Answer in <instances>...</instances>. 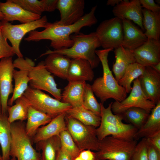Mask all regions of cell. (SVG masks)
<instances>
[{
    "label": "cell",
    "instance_id": "cell-46",
    "mask_svg": "<svg viewBox=\"0 0 160 160\" xmlns=\"http://www.w3.org/2000/svg\"><path fill=\"white\" fill-rule=\"evenodd\" d=\"M122 0H108L107 2L106 5H111L113 7L119 4Z\"/></svg>",
    "mask_w": 160,
    "mask_h": 160
},
{
    "label": "cell",
    "instance_id": "cell-7",
    "mask_svg": "<svg viewBox=\"0 0 160 160\" xmlns=\"http://www.w3.org/2000/svg\"><path fill=\"white\" fill-rule=\"evenodd\" d=\"M23 95L29 105L47 114L52 119L61 114L66 113L72 108L69 104L53 98L41 90L30 86Z\"/></svg>",
    "mask_w": 160,
    "mask_h": 160
},
{
    "label": "cell",
    "instance_id": "cell-21",
    "mask_svg": "<svg viewBox=\"0 0 160 160\" xmlns=\"http://www.w3.org/2000/svg\"><path fill=\"white\" fill-rule=\"evenodd\" d=\"M94 75L87 60L80 58L71 59L67 80L68 81H92Z\"/></svg>",
    "mask_w": 160,
    "mask_h": 160
},
{
    "label": "cell",
    "instance_id": "cell-38",
    "mask_svg": "<svg viewBox=\"0 0 160 160\" xmlns=\"http://www.w3.org/2000/svg\"><path fill=\"white\" fill-rule=\"evenodd\" d=\"M111 102L108 107L105 108L103 104L100 103L101 105V123L113 125L123 126L125 124L122 122V119L119 114H114L112 112Z\"/></svg>",
    "mask_w": 160,
    "mask_h": 160
},
{
    "label": "cell",
    "instance_id": "cell-34",
    "mask_svg": "<svg viewBox=\"0 0 160 160\" xmlns=\"http://www.w3.org/2000/svg\"><path fill=\"white\" fill-rule=\"evenodd\" d=\"M15 104L8 106V119L11 124L16 121H24L27 119L29 105L23 95L15 101Z\"/></svg>",
    "mask_w": 160,
    "mask_h": 160
},
{
    "label": "cell",
    "instance_id": "cell-47",
    "mask_svg": "<svg viewBox=\"0 0 160 160\" xmlns=\"http://www.w3.org/2000/svg\"><path fill=\"white\" fill-rule=\"evenodd\" d=\"M151 67L156 71L160 73V62Z\"/></svg>",
    "mask_w": 160,
    "mask_h": 160
},
{
    "label": "cell",
    "instance_id": "cell-17",
    "mask_svg": "<svg viewBox=\"0 0 160 160\" xmlns=\"http://www.w3.org/2000/svg\"><path fill=\"white\" fill-rule=\"evenodd\" d=\"M0 7L4 16L3 20L7 22L18 21L23 23H28L39 19L41 16L25 9L12 0L1 2Z\"/></svg>",
    "mask_w": 160,
    "mask_h": 160
},
{
    "label": "cell",
    "instance_id": "cell-37",
    "mask_svg": "<svg viewBox=\"0 0 160 160\" xmlns=\"http://www.w3.org/2000/svg\"><path fill=\"white\" fill-rule=\"evenodd\" d=\"M83 106L96 114L100 116L101 105L98 103L92 90L91 85L86 84L83 96Z\"/></svg>",
    "mask_w": 160,
    "mask_h": 160
},
{
    "label": "cell",
    "instance_id": "cell-16",
    "mask_svg": "<svg viewBox=\"0 0 160 160\" xmlns=\"http://www.w3.org/2000/svg\"><path fill=\"white\" fill-rule=\"evenodd\" d=\"M142 9L139 0H123L113 7L112 12L115 17L132 21L144 30Z\"/></svg>",
    "mask_w": 160,
    "mask_h": 160
},
{
    "label": "cell",
    "instance_id": "cell-25",
    "mask_svg": "<svg viewBox=\"0 0 160 160\" xmlns=\"http://www.w3.org/2000/svg\"><path fill=\"white\" fill-rule=\"evenodd\" d=\"M116 60L113 65L112 71L116 79L118 81L122 77L128 66L136 63L132 50L122 45L114 49Z\"/></svg>",
    "mask_w": 160,
    "mask_h": 160
},
{
    "label": "cell",
    "instance_id": "cell-29",
    "mask_svg": "<svg viewBox=\"0 0 160 160\" xmlns=\"http://www.w3.org/2000/svg\"><path fill=\"white\" fill-rule=\"evenodd\" d=\"M25 9L41 16L44 12H51L56 9L58 0H12Z\"/></svg>",
    "mask_w": 160,
    "mask_h": 160
},
{
    "label": "cell",
    "instance_id": "cell-11",
    "mask_svg": "<svg viewBox=\"0 0 160 160\" xmlns=\"http://www.w3.org/2000/svg\"><path fill=\"white\" fill-rule=\"evenodd\" d=\"M129 96L121 102L115 101L111 105L112 111L119 114L128 108L137 107L143 109L150 113L156 105L149 100L142 90L138 78L134 80Z\"/></svg>",
    "mask_w": 160,
    "mask_h": 160
},
{
    "label": "cell",
    "instance_id": "cell-53",
    "mask_svg": "<svg viewBox=\"0 0 160 160\" xmlns=\"http://www.w3.org/2000/svg\"><path fill=\"white\" fill-rule=\"evenodd\" d=\"M0 160H2V156L0 155Z\"/></svg>",
    "mask_w": 160,
    "mask_h": 160
},
{
    "label": "cell",
    "instance_id": "cell-52",
    "mask_svg": "<svg viewBox=\"0 0 160 160\" xmlns=\"http://www.w3.org/2000/svg\"><path fill=\"white\" fill-rule=\"evenodd\" d=\"M8 160H17L16 159L14 158H10Z\"/></svg>",
    "mask_w": 160,
    "mask_h": 160
},
{
    "label": "cell",
    "instance_id": "cell-15",
    "mask_svg": "<svg viewBox=\"0 0 160 160\" xmlns=\"http://www.w3.org/2000/svg\"><path fill=\"white\" fill-rule=\"evenodd\" d=\"M138 78L144 94L156 105L160 101V73L151 66L146 67Z\"/></svg>",
    "mask_w": 160,
    "mask_h": 160
},
{
    "label": "cell",
    "instance_id": "cell-19",
    "mask_svg": "<svg viewBox=\"0 0 160 160\" xmlns=\"http://www.w3.org/2000/svg\"><path fill=\"white\" fill-rule=\"evenodd\" d=\"M138 130L129 124H125L123 126L100 124L96 129V133L99 141L110 135L116 138L130 140L134 139V136Z\"/></svg>",
    "mask_w": 160,
    "mask_h": 160
},
{
    "label": "cell",
    "instance_id": "cell-20",
    "mask_svg": "<svg viewBox=\"0 0 160 160\" xmlns=\"http://www.w3.org/2000/svg\"><path fill=\"white\" fill-rule=\"evenodd\" d=\"M65 115V113L61 114L52 119L47 125L40 127L32 138L33 143H36L53 136H59L62 132L67 130Z\"/></svg>",
    "mask_w": 160,
    "mask_h": 160
},
{
    "label": "cell",
    "instance_id": "cell-44",
    "mask_svg": "<svg viewBox=\"0 0 160 160\" xmlns=\"http://www.w3.org/2000/svg\"><path fill=\"white\" fill-rule=\"evenodd\" d=\"M79 156L83 160H98L96 152L89 149L81 151Z\"/></svg>",
    "mask_w": 160,
    "mask_h": 160
},
{
    "label": "cell",
    "instance_id": "cell-9",
    "mask_svg": "<svg viewBox=\"0 0 160 160\" xmlns=\"http://www.w3.org/2000/svg\"><path fill=\"white\" fill-rule=\"evenodd\" d=\"M48 23L47 17L44 15L39 20L17 25H12L3 20L0 21V28L4 37L11 43L14 53L18 58H22L23 56L20 46L23 37L28 33L37 28H45Z\"/></svg>",
    "mask_w": 160,
    "mask_h": 160
},
{
    "label": "cell",
    "instance_id": "cell-13",
    "mask_svg": "<svg viewBox=\"0 0 160 160\" xmlns=\"http://www.w3.org/2000/svg\"><path fill=\"white\" fill-rule=\"evenodd\" d=\"M84 0H58L56 9L60 13L61 24L69 25L79 21L84 16Z\"/></svg>",
    "mask_w": 160,
    "mask_h": 160
},
{
    "label": "cell",
    "instance_id": "cell-49",
    "mask_svg": "<svg viewBox=\"0 0 160 160\" xmlns=\"http://www.w3.org/2000/svg\"><path fill=\"white\" fill-rule=\"evenodd\" d=\"M73 160H83L79 156H78L75 158Z\"/></svg>",
    "mask_w": 160,
    "mask_h": 160
},
{
    "label": "cell",
    "instance_id": "cell-32",
    "mask_svg": "<svg viewBox=\"0 0 160 160\" xmlns=\"http://www.w3.org/2000/svg\"><path fill=\"white\" fill-rule=\"evenodd\" d=\"M66 114L85 125L95 128L99 127L101 123L100 116L86 109L83 106L72 108Z\"/></svg>",
    "mask_w": 160,
    "mask_h": 160
},
{
    "label": "cell",
    "instance_id": "cell-8",
    "mask_svg": "<svg viewBox=\"0 0 160 160\" xmlns=\"http://www.w3.org/2000/svg\"><path fill=\"white\" fill-rule=\"evenodd\" d=\"M65 119L67 130L81 151L87 149L99 151L100 141L96 128L85 125L66 114Z\"/></svg>",
    "mask_w": 160,
    "mask_h": 160
},
{
    "label": "cell",
    "instance_id": "cell-30",
    "mask_svg": "<svg viewBox=\"0 0 160 160\" xmlns=\"http://www.w3.org/2000/svg\"><path fill=\"white\" fill-rule=\"evenodd\" d=\"M8 116L7 114L0 113V145L2 160H8L10 159L11 124L8 120Z\"/></svg>",
    "mask_w": 160,
    "mask_h": 160
},
{
    "label": "cell",
    "instance_id": "cell-12",
    "mask_svg": "<svg viewBox=\"0 0 160 160\" xmlns=\"http://www.w3.org/2000/svg\"><path fill=\"white\" fill-rule=\"evenodd\" d=\"M14 68L12 57L3 58L0 60V95L2 113L8 114V98L14 90L12 81Z\"/></svg>",
    "mask_w": 160,
    "mask_h": 160
},
{
    "label": "cell",
    "instance_id": "cell-33",
    "mask_svg": "<svg viewBox=\"0 0 160 160\" xmlns=\"http://www.w3.org/2000/svg\"><path fill=\"white\" fill-rule=\"evenodd\" d=\"M150 113L139 108L132 107L119 114L123 120L139 129L147 121Z\"/></svg>",
    "mask_w": 160,
    "mask_h": 160
},
{
    "label": "cell",
    "instance_id": "cell-50",
    "mask_svg": "<svg viewBox=\"0 0 160 160\" xmlns=\"http://www.w3.org/2000/svg\"><path fill=\"white\" fill-rule=\"evenodd\" d=\"M2 113V107L1 101V97L0 95V113Z\"/></svg>",
    "mask_w": 160,
    "mask_h": 160
},
{
    "label": "cell",
    "instance_id": "cell-14",
    "mask_svg": "<svg viewBox=\"0 0 160 160\" xmlns=\"http://www.w3.org/2000/svg\"><path fill=\"white\" fill-rule=\"evenodd\" d=\"M136 63L145 67L160 62V41L148 39L143 45L132 50Z\"/></svg>",
    "mask_w": 160,
    "mask_h": 160
},
{
    "label": "cell",
    "instance_id": "cell-45",
    "mask_svg": "<svg viewBox=\"0 0 160 160\" xmlns=\"http://www.w3.org/2000/svg\"><path fill=\"white\" fill-rule=\"evenodd\" d=\"M55 160H72L71 156L61 148L57 153Z\"/></svg>",
    "mask_w": 160,
    "mask_h": 160
},
{
    "label": "cell",
    "instance_id": "cell-51",
    "mask_svg": "<svg viewBox=\"0 0 160 160\" xmlns=\"http://www.w3.org/2000/svg\"><path fill=\"white\" fill-rule=\"evenodd\" d=\"M156 2L157 3V4H160V1L159 0H156Z\"/></svg>",
    "mask_w": 160,
    "mask_h": 160
},
{
    "label": "cell",
    "instance_id": "cell-24",
    "mask_svg": "<svg viewBox=\"0 0 160 160\" xmlns=\"http://www.w3.org/2000/svg\"><path fill=\"white\" fill-rule=\"evenodd\" d=\"M71 59L64 55L51 53L44 61L47 70L51 73L64 79H67Z\"/></svg>",
    "mask_w": 160,
    "mask_h": 160
},
{
    "label": "cell",
    "instance_id": "cell-35",
    "mask_svg": "<svg viewBox=\"0 0 160 160\" xmlns=\"http://www.w3.org/2000/svg\"><path fill=\"white\" fill-rule=\"evenodd\" d=\"M145 67L137 63L129 65L125 70L118 84L125 89L127 93L131 92L132 83L136 79L142 75Z\"/></svg>",
    "mask_w": 160,
    "mask_h": 160
},
{
    "label": "cell",
    "instance_id": "cell-39",
    "mask_svg": "<svg viewBox=\"0 0 160 160\" xmlns=\"http://www.w3.org/2000/svg\"><path fill=\"white\" fill-rule=\"evenodd\" d=\"M148 145L146 139L142 138L137 143L130 160H148Z\"/></svg>",
    "mask_w": 160,
    "mask_h": 160
},
{
    "label": "cell",
    "instance_id": "cell-23",
    "mask_svg": "<svg viewBox=\"0 0 160 160\" xmlns=\"http://www.w3.org/2000/svg\"><path fill=\"white\" fill-rule=\"evenodd\" d=\"M62 93L61 101L69 104L72 108L83 106L85 81H68Z\"/></svg>",
    "mask_w": 160,
    "mask_h": 160
},
{
    "label": "cell",
    "instance_id": "cell-3",
    "mask_svg": "<svg viewBox=\"0 0 160 160\" xmlns=\"http://www.w3.org/2000/svg\"><path fill=\"white\" fill-rule=\"evenodd\" d=\"M71 38L73 42L71 47L53 51L49 49L42 54L40 57L51 53H57L71 59L86 60L90 63L92 69L97 67L100 61L95 51L101 45L96 32L84 34L80 32L71 35Z\"/></svg>",
    "mask_w": 160,
    "mask_h": 160
},
{
    "label": "cell",
    "instance_id": "cell-10",
    "mask_svg": "<svg viewBox=\"0 0 160 160\" xmlns=\"http://www.w3.org/2000/svg\"><path fill=\"white\" fill-rule=\"evenodd\" d=\"M104 49H115L121 45L123 36L122 20L115 17L102 21L95 32Z\"/></svg>",
    "mask_w": 160,
    "mask_h": 160
},
{
    "label": "cell",
    "instance_id": "cell-22",
    "mask_svg": "<svg viewBox=\"0 0 160 160\" xmlns=\"http://www.w3.org/2000/svg\"><path fill=\"white\" fill-rule=\"evenodd\" d=\"M15 68H17L19 71L14 70L13 77L15 81V87L12 95L8 100V105L11 106L14 102L23 95L29 86L28 83L30 79L28 76V70L21 65L16 59L13 62Z\"/></svg>",
    "mask_w": 160,
    "mask_h": 160
},
{
    "label": "cell",
    "instance_id": "cell-26",
    "mask_svg": "<svg viewBox=\"0 0 160 160\" xmlns=\"http://www.w3.org/2000/svg\"><path fill=\"white\" fill-rule=\"evenodd\" d=\"M151 112L145 122L135 133L134 139L147 138L160 131V101Z\"/></svg>",
    "mask_w": 160,
    "mask_h": 160
},
{
    "label": "cell",
    "instance_id": "cell-43",
    "mask_svg": "<svg viewBox=\"0 0 160 160\" xmlns=\"http://www.w3.org/2000/svg\"><path fill=\"white\" fill-rule=\"evenodd\" d=\"M147 155L148 160H160V152L148 143Z\"/></svg>",
    "mask_w": 160,
    "mask_h": 160
},
{
    "label": "cell",
    "instance_id": "cell-36",
    "mask_svg": "<svg viewBox=\"0 0 160 160\" xmlns=\"http://www.w3.org/2000/svg\"><path fill=\"white\" fill-rule=\"evenodd\" d=\"M61 148L66 152L72 160L79 156L80 150L77 147L67 130L62 132L60 134Z\"/></svg>",
    "mask_w": 160,
    "mask_h": 160
},
{
    "label": "cell",
    "instance_id": "cell-48",
    "mask_svg": "<svg viewBox=\"0 0 160 160\" xmlns=\"http://www.w3.org/2000/svg\"><path fill=\"white\" fill-rule=\"evenodd\" d=\"M4 19V16L1 11L0 7V21L3 20Z\"/></svg>",
    "mask_w": 160,
    "mask_h": 160
},
{
    "label": "cell",
    "instance_id": "cell-6",
    "mask_svg": "<svg viewBox=\"0 0 160 160\" xmlns=\"http://www.w3.org/2000/svg\"><path fill=\"white\" fill-rule=\"evenodd\" d=\"M99 150L96 152L98 160H130L137 140L107 136L99 141Z\"/></svg>",
    "mask_w": 160,
    "mask_h": 160
},
{
    "label": "cell",
    "instance_id": "cell-41",
    "mask_svg": "<svg viewBox=\"0 0 160 160\" xmlns=\"http://www.w3.org/2000/svg\"><path fill=\"white\" fill-rule=\"evenodd\" d=\"M142 7L154 13L160 12V7L153 0H139Z\"/></svg>",
    "mask_w": 160,
    "mask_h": 160
},
{
    "label": "cell",
    "instance_id": "cell-1",
    "mask_svg": "<svg viewBox=\"0 0 160 160\" xmlns=\"http://www.w3.org/2000/svg\"><path fill=\"white\" fill-rule=\"evenodd\" d=\"M97 7V5L94 6L89 12L71 25H63L58 21L53 23L48 22L44 30L41 31L35 30L29 32L24 40L37 42L49 40L51 41L50 47L55 50L70 48L73 44L71 38V35L79 33L83 27H91L97 23V20L95 15Z\"/></svg>",
    "mask_w": 160,
    "mask_h": 160
},
{
    "label": "cell",
    "instance_id": "cell-42",
    "mask_svg": "<svg viewBox=\"0 0 160 160\" xmlns=\"http://www.w3.org/2000/svg\"><path fill=\"white\" fill-rule=\"evenodd\" d=\"M146 139L148 144L160 152V131Z\"/></svg>",
    "mask_w": 160,
    "mask_h": 160
},
{
    "label": "cell",
    "instance_id": "cell-40",
    "mask_svg": "<svg viewBox=\"0 0 160 160\" xmlns=\"http://www.w3.org/2000/svg\"><path fill=\"white\" fill-rule=\"evenodd\" d=\"M15 55L12 46L8 44L7 39L3 35L0 28V60L3 58L12 57Z\"/></svg>",
    "mask_w": 160,
    "mask_h": 160
},
{
    "label": "cell",
    "instance_id": "cell-28",
    "mask_svg": "<svg viewBox=\"0 0 160 160\" xmlns=\"http://www.w3.org/2000/svg\"><path fill=\"white\" fill-rule=\"evenodd\" d=\"M143 25L144 34L148 39L159 40L160 12L154 13L145 8L142 9Z\"/></svg>",
    "mask_w": 160,
    "mask_h": 160
},
{
    "label": "cell",
    "instance_id": "cell-31",
    "mask_svg": "<svg viewBox=\"0 0 160 160\" xmlns=\"http://www.w3.org/2000/svg\"><path fill=\"white\" fill-rule=\"evenodd\" d=\"M36 144V150H41V160H55L61 145L59 136L55 135Z\"/></svg>",
    "mask_w": 160,
    "mask_h": 160
},
{
    "label": "cell",
    "instance_id": "cell-18",
    "mask_svg": "<svg viewBox=\"0 0 160 160\" xmlns=\"http://www.w3.org/2000/svg\"><path fill=\"white\" fill-rule=\"evenodd\" d=\"M123 36L121 45L131 50H134L145 42L148 38L142 31L131 21L122 19Z\"/></svg>",
    "mask_w": 160,
    "mask_h": 160
},
{
    "label": "cell",
    "instance_id": "cell-5",
    "mask_svg": "<svg viewBox=\"0 0 160 160\" xmlns=\"http://www.w3.org/2000/svg\"><path fill=\"white\" fill-rule=\"evenodd\" d=\"M25 125L24 121L11 123L10 156L17 160H41V153L33 147L32 139L26 133Z\"/></svg>",
    "mask_w": 160,
    "mask_h": 160
},
{
    "label": "cell",
    "instance_id": "cell-2",
    "mask_svg": "<svg viewBox=\"0 0 160 160\" xmlns=\"http://www.w3.org/2000/svg\"><path fill=\"white\" fill-rule=\"evenodd\" d=\"M113 48L96 50L95 53L101 62L103 69L102 77L97 78L91 85L94 93L103 104L108 99L112 98L121 102L125 99L127 93L124 89L118 84L111 71L108 56Z\"/></svg>",
    "mask_w": 160,
    "mask_h": 160
},
{
    "label": "cell",
    "instance_id": "cell-27",
    "mask_svg": "<svg viewBox=\"0 0 160 160\" xmlns=\"http://www.w3.org/2000/svg\"><path fill=\"white\" fill-rule=\"evenodd\" d=\"M52 118L47 114L29 105L25 130L27 135L32 139L41 126L48 124Z\"/></svg>",
    "mask_w": 160,
    "mask_h": 160
},
{
    "label": "cell",
    "instance_id": "cell-4",
    "mask_svg": "<svg viewBox=\"0 0 160 160\" xmlns=\"http://www.w3.org/2000/svg\"><path fill=\"white\" fill-rule=\"evenodd\" d=\"M18 62L28 71L30 87L34 89L46 91L55 99L61 101V90L57 87L51 73L46 68L44 61H41L35 66L31 59L23 57L16 59Z\"/></svg>",
    "mask_w": 160,
    "mask_h": 160
}]
</instances>
